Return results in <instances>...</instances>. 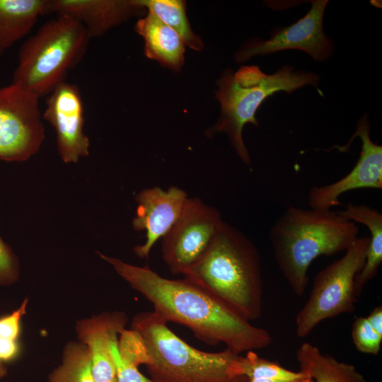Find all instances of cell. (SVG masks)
Instances as JSON below:
<instances>
[{
	"instance_id": "obj_1",
	"label": "cell",
	"mask_w": 382,
	"mask_h": 382,
	"mask_svg": "<svg viewBox=\"0 0 382 382\" xmlns=\"http://www.w3.org/2000/svg\"><path fill=\"white\" fill-rule=\"evenodd\" d=\"M117 274L154 306L167 323L182 325L208 345L220 343L241 354L268 347L272 340L265 329L253 325L224 302L190 280L163 277L147 265H134L98 252Z\"/></svg>"
},
{
	"instance_id": "obj_2",
	"label": "cell",
	"mask_w": 382,
	"mask_h": 382,
	"mask_svg": "<svg viewBox=\"0 0 382 382\" xmlns=\"http://www.w3.org/2000/svg\"><path fill=\"white\" fill-rule=\"evenodd\" d=\"M359 232L357 224L331 209L291 206L272 226L269 240L279 272L292 291L301 296L308 287L312 262L345 251Z\"/></svg>"
},
{
	"instance_id": "obj_3",
	"label": "cell",
	"mask_w": 382,
	"mask_h": 382,
	"mask_svg": "<svg viewBox=\"0 0 382 382\" xmlns=\"http://www.w3.org/2000/svg\"><path fill=\"white\" fill-rule=\"evenodd\" d=\"M249 321L261 317L260 253L242 231L224 222L202 257L183 274Z\"/></svg>"
},
{
	"instance_id": "obj_4",
	"label": "cell",
	"mask_w": 382,
	"mask_h": 382,
	"mask_svg": "<svg viewBox=\"0 0 382 382\" xmlns=\"http://www.w3.org/2000/svg\"><path fill=\"white\" fill-rule=\"evenodd\" d=\"M131 329L140 334L146 347L151 360L146 366L154 382L248 381L236 370L240 354L227 348L207 352L193 347L154 311L137 314Z\"/></svg>"
},
{
	"instance_id": "obj_5",
	"label": "cell",
	"mask_w": 382,
	"mask_h": 382,
	"mask_svg": "<svg viewBox=\"0 0 382 382\" xmlns=\"http://www.w3.org/2000/svg\"><path fill=\"white\" fill-rule=\"evenodd\" d=\"M318 75L295 70L290 65H284L272 74L263 73L255 65L243 66L235 73L226 70L217 81L219 88L215 92L221 105V114L206 134L212 137L216 133H226L242 162L250 166L243 130L248 123L259 125L255 115L262 102L278 91L291 93L308 85L318 87Z\"/></svg>"
},
{
	"instance_id": "obj_6",
	"label": "cell",
	"mask_w": 382,
	"mask_h": 382,
	"mask_svg": "<svg viewBox=\"0 0 382 382\" xmlns=\"http://www.w3.org/2000/svg\"><path fill=\"white\" fill-rule=\"evenodd\" d=\"M90 38L77 20L57 15L22 45L13 83L39 98L49 95L82 59Z\"/></svg>"
},
{
	"instance_id": "obj_7",
	"label": "cell",
	"mask_w": 382,
	"mask_h": 382,
	"mask_svg": "<svg viewBox=\"0 0 382 382\" xmlns=\"http://www.w3.org/2000/svg\"><path fill=\"white\" fill-rule=\"evenodd\" d=\"M369 243V237H358L341 258L316 275L309 297L296 317L298 337L308 335L326 319L354 311V279L364 264Z\"/></svg>"
},
{
	"instance_id": "obj_8",
	"label": "cell",
	"mask_w": 382,
	"mask_h": 382,
	"mask_svg": "<svg viewBox=\"0 0 382 382\" xmlns=\"http://www.w3.org/2000/svg\"><path fill=\"white\" fill-rule=\"evenodd\" d=\"M220 212L198 198L188 197L161 238V255L173 274H183L209 248L224 224Z\"/></svg>"
},
{
	"instance_id": "obj_9",
	"label": "cell",
	"mask_w": 382,
	"mask_h": 382,
	"mask_svg": "<svg viewBox=\"0 0 382 382\" xmlns=\"http://www.w3.org/2000/svg\"><path fill=\"white\" fill-rule=\"evenodd\" d=\"M39 97L12 83L0 88V160L25 161L45 139Z\"/></svg>"
},
{
	"instance_id": "obj_10",
	"label": "cell",
	"mask_w": 382,
	"mask_h": 382,
	"mask_svg": "<svg viewBox=\"0 0 382 382\" xmlns=\"http://www.w3.org/2000/svg\"><path fill=\"white\" fill-rule=\"evenodd\" d=\"M328 3V0L312 1L310 10L296 23L276 28L267 40H254L245 45L236 54V62H244L256 55L286 50H301L320 62L327 59L333 50L332 42L323 28Z\"/></svg>"
},
{
	"instance_id": "obj_11",
	"label": "cell",
	"mask_w": 382,
	"mask_h": 382,
	"mask_svg": "<svg viewBox=\"0 0 382 382\" xmlns=\"http://www.w3.org/2000/svg\"><path fill=\"white\" fill-rule=\"evenodd\" d=\"M83 104L76 84L66 81L48 95L43 118L57 134L59 156L66 163H77L89 154L90 142L83 131Z\"/></svg>"
},
{
	"instance_id": "obj_12",
	"label": "cell",
	"mask_w": 382,
	"mask_h": 382,
	"mask_svg": "<svg viewBox=\"0 0 382 382\" xmlns=\"http://www.w3.org/2000/svg\"><path fill=\"white\" fill-rule=\"evenodd\" d=\"M359 137L361 141L359 158L352 169L343 178L322 186H313L308 195L310 208L330 210L339 204L344 193L361 188L382 189V146L371 139L368 116L358 122L350 140Z\"/></svg>"
},
{
	"instance_id": "obj_13",
	"label": "cell",
	"mask_w": 382,
	"mask_h": 382,
	"mask_svg": "<svg viewBox=\"0 0 382 382\" xmlns=\"http://www.w3.org/2000/svg\"><path fill=\"white\" fill-rule=\"evenodd\" d=\"M183 189L171 186L167 190L153 187L141 190L135 196L137 203L133 228L145 231L143 244L134 247L139 258H148L154 244L170 230L180 215L188 199Z\"/></svg>"
},
{
	"instance_id": "obj_14",
	"label": "cell",
	"mask_w": 382,
	"mask_h": 382,
	"mask_svg": "<svg viewBox=\"0 0 382 382\" xmlns=\"http://www.w3.org/2000/svg\"><path fill=\"white\" fill-rule=\"evenodd\" d=\"M127 323V316L120 311H105L76 322L77 337L89 352L96 382H117L112 346Z\"/></svg>"
},
{
	"instance_id": "obj_15",
	"label": "cell",
	"mask_w": 382,
	"mask_h": 382,
	"mask_svg": "<svg viewBox=\"0 0 382 382\" xmlns=\"http://www.w3.org/2000/svg\"><path fill=\"white\" fill-rule=\"evenodd\" d=\"M144 8L137 0H46L44 15L71 16L84 26L90 37H96Z\"/></svg>"
},
{
	"instance_id": "obj_16",
	"label": "cell",
	"mask_w": 382,
	"mask_h": 382,
	"mask_svg": "<svg viewBox=\"0 0 382 382\" xmlns=\"http://www.w3.org/2000/svg\"><path fill=\"white\" fill-rule=\"evenodd\" d=\"M134 29L144 39L146 57L171 70H180L185 61V45L173 29L149 11L137 22Z\"/></svg>"
},
{
	"instance_id": "obj_17",
	"label": "cell",
	"mask_w": 382,
	"mask_h": 382,
	"mask_svg": "<svg viewBox=\"0 0 382 382\" xmlns=\"http://www.w3.org/2000/svg\"><path fill=\"white\" fill-rule=\"evenodd\" d=\"M337 213L355 224L365 225L370 232L365 262L354 279V291L359 297L364 286L375 277L382 262V214L369 206L353 203H348Z\"/></svg>"
},
{
	"instance_id": "obj_18",
	"label": "cell",
	"mask_w": 382,
	"mask_h": 382,
	"mask_svg": "<svg viewBox=\"0 0 382 382\" xmlns=\"http://www.w3.org/2000/svg\"><path fill=\"white\" fill-rule=\"evenodd\" d=\"M296 358L299 371L313 382H369L353 364L340 361L308 342L297 349Z\"/></svg>"
},
{
	"instance_id": "obj_19",
	"label": "cell",
	"mask_w": 382,
	"mask_h": 382,
	"mask_svg": "<svg viewBox=\"0 0 382 382\" xmlns=\"http://www.w3.org/2000/svg\"><path fill=\"white\" fill-rule=\"evenodd\" d=\"M46 0H0V56L28 35L40 16Z\"/></svg>"
},
{
	"instance_id": "obj_20",
	"label": "cell",
	"mask_w": 382,
	"mask_h": 382,
	"mask_svg": "<svg viewBox=\"0 0 382 382\" xmlns=\"http://www.w3.org/2000/svg\"><path fill=\"white\" fill-rule=\"evenodd\" d=\"M148 11L154 13L173 29L185 45L200 51L204 47L201 38L191 28L186 14V2L182 0H137Z\"/></svg>"
},
{
	"instance_id": "obj_21",
	"label": "cell",
	"mask_w": 382,
	"mask_h": 382,
	"mask_svg": "<svg viewBox=\"0 0 382 382\" xmlns=\"http://www.w3.org/2000/svg\"><path fill=\"white\" fill-rule=\"evenodd\" d=\"M236 370L239 376L250 379L284 381L287 382H313L301 371H293L273 361L259 357L255 351H248L245 356H238Z\"/></svg>"
},
{
	"instance_id": "obj_22",
	"label": "cell",
	"mask_w": 382,
	"mask_h": 382,
	"mask_svg": "<svg viewBox=\"0 0 382 382\" xmlns=\"http://www.w3.org/2000/svg\"><path fill=\"white\" fill-rule=\"evenodd\" d=\"M48 382H96L87 347L79 341L69 342L61 363L50 374Z\"/></svg>"
},
{
	"instance_id": "obj_23",
	"label": "cell",
	"mask_w": 382,
	"mask_h": 382,
	"mask_svg": "<svg viewBox=\"0 0 382 382\" xmlns=\"http://www.w3.org/2000/svg\"><path fill=\"white\" fill-rule=\"evenodd\" d=\"M352 338L356 349L361 353L377 355L381 350L382 336L371 328L366 317H358L354 321Z\"/></svg>"
},
{
	"instance_id": "obj_24",
	"label": "cell",
	"mask_w": 382,
	"mask_h": 382,
	"mask_svg": "<svg viewBox=\"0 0 382 382\" xmlns=\"http://www.w3.org/2000/svg\"><path fill=\"white\" fill-rule=\"evenodd\" d=\"M19 274L18 258L11 248L0 236V286L15 283Z\"/></svg>"
},
{
	"instance_id": "obj_25",
	"label": "cell",
	"mask_w": 382,
	"mask_h": 382,
	"mask_svg": "<svg viewBox=\"0 0 382 382\" xmlns=\"http://www.w3.org/2000/svg\"><path fill=\"white\" fill-rule=\"evenodd\" d=\"M28 299L26 298L21 306L8 315L0 318V337L18 340L21 333V321L26 313Z\"/></svg>"
},
{
	"instance_id": "obj_26",
	"label": "cell",
	"mask_w": 382,
	"mask_h": 382,
	"mask_svg": "<svg viewBox=\"0 0 382 382\" xmlns=\"http://www.w3.org/2000/svg\"><path fill=\"white\" fill-rule=\"evenodd\" d=\"M117 342L112 346V354L117 369V382H154L140 372L139 366L119 356L117 350Z\"/></svg>"
},
{
	"instance_id": "obj_27",
	"label": "cell",
	"mask_w": 382,
	"mask_h": 382,
	"mask_svg": "<svg viewBox=\"0 0 382 382\" xmlns=\"http://www.w3.org/2000/svg\"><path fill=\"white\" fill-rule=\"evenodd\" d=\"M20 352L18 340L0 337V361H10L16 359Z\"/></svg>"
},
{
	"instance_id": "obj_28",
	"label": "cell",
	"mask_w": 382,
	"mask_h": 382,
	"mask_svg": "<svg viewBox=\"0 0 382 382\" xmlns=\"http://www.w3.org/2000/svg\"><path fill=\"white\" fill-rule=\"evenodd\" d=\"M366 318L371 328L382 336V306L375 307Z\"/></svg>"
},
{
	"instance_id": "obj_29",
	"label": "cell",
	"mask_w": 382,
	"mask_h": 382,
	"mask_svg": "<svg viewBox=\"0 0 382 382\" xmlns=\"http://www.w3.org/2000/svg\"><path fill=\"white\" fill-rule=\"evenodd\" d=\"M8 374V370L4 363L0 361V382L1 379L5 377Z\"/></svg>"
},
{
	"instance_id": "obj_30",
	"label": "cell",
	"mask_w": 382,
	"mask_h": 382,
	"mask_svg": "<svg viewBox=\"0 0 382 382\" xmlns=\"http://www.w3.org/2000/svg\"><path fill=\"white\" fill-rule=\"evenodd\" d=\"M248 382H287V381H274V380H265V379H250Z\"/></svg>"
}]
</instances>
